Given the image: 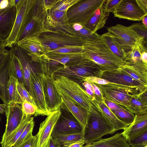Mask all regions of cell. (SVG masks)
<instances>
[{
  "mask_svg": "<svg viewBox=\"0 0 147 147\" xmlns=\"http://www.w3.org/2000/svg\"><path fill=\"white\" fill-rule=\"evenodd\" d=\"M86 57L97 63L102 71L117 69L125 62L110 50L104 40L100 38L83 45Z\"/></svg>",
  "mask_w": 147,
  "mask_h": 147,
  "instance_id": "1",
  "label": "cell"
},
{
  "mask_svg": "<svg viewBox=\"0 0 147 147\" xmlns=\"http://www.w3.org/2000/svg\"><path fill=\"white\" fill-rule=\"evenodd\" d=\"M95 84L99 88L105 99L130 112V102L133 96L147 89V86H134L110 82L105 85Z\"/></svg>",
  "mask_w": 147,
  "mask_h": 147,
  "instance_id": "2",
  "label": "cell"
},
{
  "mask_svg": "<svg viewBox=\"0 0 147 147\" xmlns=\"http://www.w3.org/2000/svg\"><path fill=\"white\" fill-rule=\"evenodd\" d=\"M90 113L83 131V140L85 144L92 143L105 135L113 134L116 132L92 103Z\"/></svg>",
  "mask_w": 147,
  "mask_h": 147,
  "instance_id": "3",
  "label": "cell"
},
{
  "mask_svg": "<svg viewBox=\"0 0 147 147\" xmlns=\"http://www.w3.org/2000/svg\"><path fill=\"white\" fill-rule=\"evenodd\" d=\"M54 84L60 95L65 96L90 113L91 96L80 84L63 76H54Z\"/></svg>",
  "mask_w": 147,
  "mask_h": 147,
  "instance_id": "4",
  "label": "cell"
},
{
  "mask_svg": "<svg viewBox=\"0 0 147 147\" xmlns=\"http://www.w3.org/2000/svg\"><path fill=\"white\" fill-rule=\"evenodd\" d=\"M36 0H15L16 14L9 36L3 40V46L12 48L16 45L18 38L30 21Z\"/></svg>",
  "mask_w": 147,
  "mask_h": 147,
  "instance_id": "5",
  "label": "cell"
},
{
  "mask_svg": "<svg viewBox=\"0 0 147 147\" xmlns=\"http://www.w3.org/2000/svg\"><path fill=\"white\" fill-rule=\"evenodd\" d=\"M102 71L99 65L93 60L86 58L76 64L66 67L61 66L54 71V76H63L79 84L86 78L93 76L100 78Z\"/></svg>",
  "mask_w": 147,
  "mask_h": 147,
  "instance_id": "6",
  "label": "cell"
},
{
  "mask_svg": "<svg viewBox=\"0 0 147 147\" xmlns=\"http://www.w3.org/2000/svg\"><path fill=\"white\" fill-rule=\"evenodd\" d=\"M46 53L61 48L82 46L84 43L79 38L64 30L45 29L39 36Z\"/></svg>",
  "mask_w": 147,
  "mask_h": 147,
  "instance_id": "7",
  "label": "cell"
},
{
  "mask_svg": "<svg viewBox=\"0 0 147 147\" xmlns=\"http://www.w3.org/2000/svg\"><path fill=\"white\" fill-rule=\"evenodd\" d=\"M105 0H80L67 11L70 25L76 23L84 26L95 12L102 6Z\"/></svg>",
  "mask_w": 147,
  "mask_h": 147,
  "instance_id": "8",
  "label": "cell"
},
{
  "mask_svg": "<svg viewBox=\"0 0 147 147\" xmlns=\"http://www.w3.org/2000/svg\"><path fill=\"white\" fill-rule=\"evenodd\" d=\"M47 11L42 0H36L31 19L19 37L18 41L28 36H39L45 29Z\"/></svg>",
  "mask_w": 147,
  "mask_h": 147,
  "instance_id": "9",
  "label": "cell"
},
{
  "mask_svg": "<svg viewBox=\"0 0 147 147\" xmlns=\"http://www.w3.org/2000/svg\"><path fill=\"white\" fill-rule=\"evenodd\" d=\"M125 52L131 49L137 43L144 38L140 36L129 27L118 24L108 28Z\"/></svg>",
  "mask_w": 147,
  "mask_h": 147,
  "instance_id": "10",
  "label": "cell"
},
{
  "mask_svg": "<svg viewBox=\"0 0 147 147\" xmlns=\"http://www.w3.org/2000/svg\"><path fill=\"white\" fill-rule=\"evenodd\" d=\"M31 80L33 98L37 107L34 116H47L50 113L46 102L41 72L37 71L35 68L31 71Z\"/></svg>",
  "mask_w": 147,
  "mask_h": 147,
  "instance_id": "11",
  "label": "cell"
},
{
  "mask_svg": "<svg viewBox=\"0 0 147 147\" xmlns=\"http://www.w3.org/2000/svg\"><path fill=\"white\" fill-rule=\"evenodd\" d=\"M46 102L49 113L60 109L61 96L54 84V73L50 76L41 72Z\"/></svg>",
  "mask_w": 147,
  "mask_h": 147,
  "instance_id": "12",
  "label": "cell"
},
{
  "mask_svg": "<svg viewBox=\"0 0 147 147\" xmlns=\"http://www.w3.org/2000/svg\"><path fill=\"white\" fill-rule=\"evenodd\" d=\"M61 114L56 123L51 135L55 134L83 133L84 127L70 113L61 109Z\"/></svg>",
  "mask_w": 147,
  "mask_h": 147,
  "instance_id": "13",
  "label": "cell"
},
{
  "mask_svg": "<svg viewBox=\"0 0 147 147\" xmlns=\"http://www.w3.org/2000/svg\"><path fill=\"white\" fill-rule=\"evenodd\" d=\"M6 123L5 132L2 137L1 145L6 138L19 126L22 119V107L20 105L9 102L5 107Z\"/></svg>",
  "mask_w": 147,
  "mask_h": 147,
  "instance_id": "14",
  "label": "cell"
},
{
  "mask_svg": "<svg viewBox=\"0 0 147 147\" xmlns=\"http://www.w3.org/2000/svg\"><path fill=\"white\" fill-rule=\"evenodd\" d=\"M113 13L115 17L139 22L147 15L136 0H122Z\"/></svg>",
  "mask_w": 147,
  "mask_h": 147,
  "instance_id": "15",
  "label": "cell"
},
{
  "mask_svg": "<svg viewBox=\"0 0 147 147\" xmlns=\"http://www.w3.org/2000/svg\"><path fill=\"white\" fill-rule=\"evenodd\" d=\"M16 45L26 51L31 60L34 62H38L46 53L39 36H26L18 41Z\"/></svg>",
  "mask_w": 147,
  "mask_h": 147,
  "instance_id": "16",
  "label": "cell"
},
{
  "mask_svg": "<svg viewBox=\"0 0 147 147\" xmlns=\"http://www.w3.org/2000/svg\"><path fill=\"white\" fill-rule=\"evenodd\" d=\"M91 102L95 107L102 116L108 121L116 131L125 129L129 125L122 122L108 107L102 98L95 95L90 97Z\"/></svg>",
  "mask_w": 147,
  "mask_h": 147,
  "instance_id": "17",
  "label": "cell"
},
{
  "mask_svg": "<svg viewBox=\"0 0 147 147\" xmlns=\"http://www.w3.org/2000/svg\"><path fill=\"white\" fill-rule=\"evenodd\" d=\"M59 109L50 113L40 124L39 131L36 135L37 139V147H42L51 137L53 128L61 114Z\"/></svg>",
  "mask_w": 147,
  "mask_h": 147,
  "instance_id": "18",
  "label": "cell"
},
{
  "mask_svg": "<svg viewBox=\"0 0 147 147\" xmlns=\"http://www.w3.org/2000/svg\"><path fill=\"white\" fill-rule=\"evenodd\" d=\"M10 50L17 57L21 62L23 69L25 87L33 98L31 74V71L35 68L34 63L31 60L27 52L16 45L11 48Z\"/></svg>",
  "mask_w": 147,
  "mask_h": 147,
  "instance_id": "19",
  "label": "cell"
},
{
  "mask_svg": "<svg viewBox=\"0 0 147 147\" xmlns=\"http://www.w3.org/2000/svg\"><path fill=\"white\" fill-rule=\"evenodd\" d=\"M100 78L110 83L134 86H147L136 80L119 68L103 71Z\"/></svg>",
  "mask_w": 147,
  "mask_h": 147,
  "instance_id": "20",
  "label": "cell"
},
{
  "mask_svg": "<svg viewBox=\"0 0 147 147\" xmlns=\"http://www.w3.org/2000/svg\"><path fill=\"white\" fill-rule=\"evenodd\" d=\"M60 95L62 100L60 109L71 113L84 128L86 124L90 113L69 98L62 95Z\"/></svg>",
  "mask_w": 147,
  "mask_h": 147,
  "instance_id": "21",
  "label": "cell"
},
{
  "mask_svg": "<svg viewBox=\"0 0 147 147\" xmlns=\"http://www.w3.org/2000/svg\"><path fill=\"white\" fill-rule=\"evenodd\" d=\"M69 26L67 12L51 9L47 10L45 29L54 30L67 29Z\"/></svg>",
  "mask_w": 147,
  "mask_h": 147,
  "instance_id": "22",
  "label": "cell"
},
{
  "mask_svg": "<svg viewBox=\"0 0 147 147\" xmlns=\"http://www.w3.org/2000/svg\"><path fill=\"white\" fill-rule=\"evenodd\" d=\"M147 130V114L135 115L132 123L121 133L128 141Z\"/></svg>",
  "mask_w": 147,
  "mask_h": 147,
  "instance_id": "23",
  "label": "cell"
},
{
  "mask_svg": "<svg viewBox=\"0 0 147 147\" xmlns=\"http://www.w3.org/2000/svg\"><path fill=\"white\" fill-rule=\"evenodd\" d=\"M16 14L15 6L7 9L0 13V37L4 40L10 35Z\"/></svg>",
  "mask_w": 147,
  "mask_h": 147,
  "instance_id": "24",
  "label": "cell"
},
{
  "mask_svg": "<svg viewBox=\"0 0 147 147\" xmlns=\"http://www.w3.org/2000/svg\"><path fill=\"white\" fill-rule=\"evenodd\" d=\"M10 52L0 68V98L3 104L9 103L8 84L10 77Z\"/></svg>",
  "mask_w": 147,
  "mask_h": 147,
  "instance_id": "25",
  "label": "cell"
},
{
  "mask_svg": "<svg viewBox=\"0 0 147 147\" xmlns=\"http://www.w3.org/2000/svg\"><path fill=\"white\" fill-rule=\"evenodd\" d=\"M109 13L105 11L103 5L95 12L84 26L93 33L96 32L97 30L104 27Z\"/></svg>",
  "mask_w": 147,
  "mask_h": 147,
  "instance_id": "26",
  "label": "cell"
},
{
  "mask_svg": "<svg viewBox=\"0 0 147 147\" xmlns=\"http://www.w3.org/2000/svg\"><path fill=\"white\" fill-rule=\"evenodd\" d=\"M90 144L96 147H131L121 133L109 138L100 139Z\"/></svg>",
  "mask_w": 147,
  "mask_h": 147,
  "instance_id": "27",
  "label": "cell"
},
{
  "mask_svg": "<svg viewBox=\"0 0 147 147\" xmlns=\"http://www.w3.org/2000/svg\"><path fill=\"white\" fill-rule=\"evenodd\" d=\"M147 89L134 95L132 98L130 112L136 115L147 114Z\"/></svg>",
  "mask_w": 147,
  "mask_h": 147,
  "instance_id": "28",
  "label": "cell"
},
{
  "mask_svg": "<svg viewBox=\"0 0 147 147\" xmlns=\"http://www.w3.org/2000/svg\"><path fill=\"white\" fill-rule=\"evenodd\" d=\"M119 68L136 80L147 86V69L125 63Z\"/></svg>",
  "mask_w": 147,
  "mask_h": 147,
  "instance_id": "29",
  "label": "cell"
},
{
  "mask_svg": "<svg viewBox=\"0 0 147 147\" xmlns=\"http://www.w3.org/2000/svg\"><path fill=\"white\" fill-rule=\"evenodd\" d=\"M143 42L144 40L137 43L131 49L126 52L124 61L131 65L147 69V64L142 61L140 47V44Z\"/></svg>",
  "mask_w": 147,
  "mask_h": 147,
  "instance_id": "30",
  "label": "cell"
},
{
  "mask_svg": "<svg viewBox=\"0 0 147 147\" xmlns=\"http://www.w3.org/2000/svg\"><path fill=\"white\" fill-rule=\"evenodd\" d=\"M10 57V76L15 77L18 82L24 85L25 83L23 68L21 62L15 54L9 50Z\"/></svg>",
  "mask_w": 147,
  "mask_h": 147,
  "instance_id": "31",
  "label": "cell"
},
{
  "mask_svg": "<svg viewBox=\"0 0 147 147\" xmlns=\"http://www.w3.org/2000/svg\"><path fill=\"white\" fill-rule=\"evenodd\" d=\"M101 36L112 51L123 60L126 52L113 34L108 32Z\"/></svg>",
  "mask_w": 147,
  "mask_h": 147,
  "instance_id": "32",
  "label": "cell"
},
{
  "mask_svg": "<svg viewBox=\"0 0 147 147\" xmlns=\"http://www.w3.org/2000/svg\"><path fill=\"white\" fill-rule=\"evenodd\" d=\"M32 116H24L18 127L5 140L1 147H13L26 127Z\"/></svg>",
  "mask_w": 147,
  "mask_h": 147,
  "instance_id": "33",
  "label": "cell"
},
{
  "mask_svg": "<svg viewBox=\"0 0 147 147\" xmlns=\"http://www.w3.org/2000/svg\"><path fill=\"white\" fill-rule=\"evenodd\" d=\"M83 133L73 134H55L51 137L59 145L83 140Z\"/></svg>",
  "mask_w": 147,
  "mask_h": 147,
  "instance_id": "34",
  "label": "cell"
},
{
  "mask_svg": "<svg viewBox=\"0 0 147 147\" xmlns=\"http://www.w3.org/2000/svg\"><path fill=\"white\" fill-rule=\"evenodd\" d=\"M70 28L73 34L80 38L84 43L85 44L97 40L100 38L101 35L97 32L93 33L84 26L82 29L78 31H75L73 30L71 28V25Z\"/></svg>",
  "mask_w": 147,
  "mask_h": 147,
  "instance_id": "35",
  "label": "cell"
},
{
  "mask_svg": "<svg viewBox=\"0 0 147 147\" xmlns=\"http://www.w3.org/2000/svg\"><path fill=\"white\" fill-rule=\"evenodd\" d=\"M17 80L10 76L8 84L9 102H13L22 105V101L20 97L16 88Z\"/></svg>",
  "mask_w": 147,
  "mask_h": 147,
  "instance_id": "36",
  "label": "cell"
},
{
  "mask_svg": "<svg viewBox=\"0 0 147 147\" xmlns=\"http://www.w3.org/2000/svg\"><path fill=\"white\" fill-rule=\"evenodd\" d=\"M112 111L119 119L127 125H129L134 120L135 115L123 107Z\"/></svg>",
  "mask_w": 147,
  "mask_h": 147,
  "instance_id": "37",
  "label": "cell"
},
{
  "mask_svg": "<svg viewBox=\"0 0 147 147\" xmlns=\"http://www.w3.org/2000/svg\"><path fill=\"white\" fill-rule=\"evenodd\" d=\"M34 125V118L31 117L25 128L13 147H18L28 138L32 135Z\"/></svg>",
  "mask_w": 147,
  "mask_h": 147,
  "instance_id": "38",
  "label": "cell"
},
{
  "mask_svg": "<svg viewBox=\"0 0 147 147\" xmlns=\"http://www.w3.org/2000/svg\"><path fill=\"white\" fill-rule=\"evenodd\" d=\"M127 141L131 147H144L147 146V130Z\"/></svg>",
  "mask_w": 147,
  "mask_h": 147,
  "instance_id": "39",
  "label": "cell"
},
{
  "mask_svg": "<svg viewBox=\"0 0 147 147\" xmlns=\"http://www.w3.org/2000/svg\"><path fill=\"white\" fill-rule=\"evenodd\" d=\"M80 0H57L56 2L51 9L67 12L72 6Z\"/></svg>",
  "mask_w": 147,
  "mask_h": 147,
  "instance_id": "40",
  "label": "cell"
},
{
  "mask_svg": "<svg viewBox=\"0 0 147 147\" xmlns=\"http://www.w3.org/2000/svg\"><path fill=\"white\" fill-rule=\"evenodd\" d=\"M16 88L22 101L26 100L36 106L33 98L26 89L25 86L19 83L18 80L16 82Z\"/></svg>",
  "mask_w": 147,
  "mask_h": 147,
  "instance_id": "41",
  "label": "cell"
},
{
  "mask_svg": "<svg viewBox=\"0 0 147 147\" xmlns=\"http://www.w3.org/2000/svg\"><path fill=\"white\" fill-rule=\"evenodd\" d=\"M128 27L140 36L143 38L144 43L147 44V27L142 23H134Z\"/></svg>",
  "mask_w": 147,
  "mask_h": 147,
  "instance_id": "42",
  "label": "cell"
},
{
  "mask_svg": "<svg viewBox=\"0 0 147 147\" xmlns=\"http://www.w3.org/2000/svg\"><path fill=\"white\" fill-rule=\"evenodd\" d=\"M22 117L34 115L37 111L36 106L26 100L22 101Z\"/></svg>",
  "mask_w": 147,
  "mask_h": 147,
  "instance_id": "43",
  "label": "cell"
},
{
  "mask_svg": "<svg viewBox=\"0 0 147 147\" xmlns=\"http://www.w3.org/2000/svg\"><path fill=\"white\" fill-rule=\"evenodd\" d=\"M83 50V45L61 48L49 51L55 53H69L81 52Z\"/></svg>",
  "mask_w": 147,
  "mask_h": 147,
  "instance_id": "44",
  "label": "cell"
},
{
  "mask_svg": "<svg viewBox=\"0 0 147 147\" xmlns=\"http://www.w3.org/2000/svg\"><path fill=\"white\" fill-rule=\"evenodd\" d=\"M122 0H106L103 5L105 11L106 12L109 13H113L122 1Z\"/></svg>",
  "mask_w": 147,
  "mask_h": 147,
  "instance_id": "45",
  "label": "cell"
},
{
  "mask_svg": "<svg viewBox=\"0 0 147 147\" xmlns=\"http://www.w3.org/2000/svg\"><path fill=\"white\" fill-rule=\"evenodd\" d=\"M37 139L33 135L28 138L18 147H37Z\"/></svg>",
  "mask_w": 147,
  "mask_h": 147,
  "instance_id": "46",
  "label": "cell"
},
{
  "mask_svg": "<svg viewBox=\"0 0 147 147\" xmlns=\"http://www.w3.org/2000/svg\"><path fill=\"white\" fill-rule=\"evenodd\" d=\"M15 5V0H0V13Z\"/></svg>",
  "mask_w": 147,
  "mask_h": 147,
  "instance_id": "47",
  "label": "cell"
},
{
  "mask_svg": "<svg viewBox=\"0 0 147 147\" xmlns=\"http://www.w3.org/2000/svg\"><path fill=\"white\" fill-rule=\"evenodd\" d=\"M100 85H105L110 83L108 81L102 78L91 76L85 78L84 81Z\"/></svg>",
  "mask_w": 147,
  "mask_h": 147,
  "instance_id": "48",
  "label": "cell"
},
{
  "mask_svg": "<svg viewBox=\"0 0 147 147\" xmlns=\"http://www.w3.org/2000/svg\"><path fill=\"white\" fill-rule=\"evenodd\" d=\"M85 144L84 140L67 143L61 146L58 145L57 147H83Z\"/></svg>",
  "mask_w": 147,
  "mask_h": 147,
  "instance_id": "49",
  "label": "cell"
},
{
  "mask_svg": "<svg viewBox=\"0 0 147 147\" xmlns=\"http://www.w3.org/2000/svg\"><path fill=\"white\" fill-rule=\"evenodd\" d=\"M9 52V51L5 48L0 50V68L4 63L7 56Z\"/></svg>",
  "mask_w": 147,
  "mask_h": 147,
  "instance_id": "50",
  "label": "cell"
},
{
  "mask_svg": "<svg viewBox=\"0 0 147 147\" xmlns=\"http://www.w3.org/2000/svg\"><path fill=\"white\" fill-rule=\"evenodd\" d=\"M57 0H42L44 7L47 10L51 9L57 1Z\"/></svg>",
  "mask_w": 147,
  "mask_h": 147,
  "instance_id": "51",
  "label": "cell"
},
{
  "mask_svg": "<svg viewBox=\"0 0 147 147\" xmlns=\"http://www.w3.org/2000/svg\"><path fill=\"white\" fill-rule=\"evenodd\" d=\"M136 1L139 7L147 13V0H136Z\"/></svg>",
  "mask_w": 147,
  "mask_h": 147,
  "instance_id": "52",
  "label": "cell"
},
{
  "mask_svg": "<svg viewBox=\"0 0 147 147\" xmlns=\"http://www.w3.org/2000/svg\"><path fill=\"white\" fill-rule=\"evenodd\" d=\"M104 101L108 107L111 111L116 110L122 107L119 106L115 103L108 100L105 98Z\"/></svg>",
  "mask_w": 147,
  "mask_h": 147,
  "instance_id": "53",
  "label": "cell"
},
{
  "mask_svg": "<svg viewBox=\"0 0 147 147\" xmlns=\"http://www.w3.org/2000/svg\"><path fill=\"white\" fill-rule=\"evenodd\" d=\"M90 83L93 87L94 93L95 95L102 98H104L99 88L94 83Z\"/></svg>",
  "mask_w": 147,
  "mask_h": 147,
  "instance_id": "54",
  "label": "cell"
},
{
  "mask_svg": "<svg viewBox=\"0 0 147 147\" xmlns=\"http://www.w3.org/2000/svg\"><path fill=\"white\" fill-rule=\"evenodd\" d=\"M82 85L85 89H90L94 93L93 87L90 83L85 81L82 82Z\"/></svg>",
  "mask_w": 147,
  "mask_h": 147,
  "instance_id": "55",
  "label": "cell"
},
{
  "mask_svg": "<svg viewBox=\"0 0 147 147\" xmlns=\"http://www.w3.org/2000/svg\"><path fill=\"white\" fill-rule=\"evenodd\" d=\"M72 28L75 31H78L82 29L84 26L82 24H78L76 23L72 25H71Z\"/></svg>",
  "mask_w": 147,
  "mask_h": 147,
  "instance_id": "56",
  "label": "cell"
},
{
  "mask_svg": "<svg viewBox=\"0 0 147 147\" xmlns=\"http://www.w3.org/2000/svg\"><path fill=\"white\" fill-rule=\"evenodd\" d=\"M58 145L51 137L49 139V147H57Z\"/></svg>",
  "mask_w": 147,
  "mask_h": 147,
  "instance_id": "57",
  "label": "cell"
},
{
  "mask_svg": "<svg viewBox=\"0 0 147 147\" xmlns=\"http://www.w3.org/2000/svg\"><path fill=\"white\" fill-rule=\"evenodd\" d=\"M6 105L0 104V113L3 114L5 113V107Z\"/></svg>",
  "mask_w": 147,
  "mask_h": 147,
  "instance_id": "58",
  "label": "cell"
},
{
  "mask_svg": "<svg viewBox=\"0 0 147 147\" xmlns=\"http://www.w3.org/2000/svg\"><path fill=\"white\" fill-rule=\"evenodd\" d=\"M142 23L146 26L147 27V16L144 17L142 19Z\"/></svg>",
  "mask_w": 147,
  "mask_h": 147,
  "instance_id": "59",
  "label": "cell"
},
{
  "mask_svg": "<svg viewBox=\"0 0 147 147\" xmlns=\"http://www.w3.org/2000/svg\"><path fill=\"white\" fill-rule=\"evenodd\" d=\"M3 40L0 37V50L5 49L3 46Z\"/></svg>",
  "mask_w": 147,
  "mask_h": 147,
  "instance_id": "60",
  "label": "cell"
},
{
  "mask_svg": "<svg viewBox=\"0 0 147 147\" xmlns=\"http://www.w3.org/2000/svg\"><path fill=\"white\" fill-rule=\"evenodd\" d=\"M49 140L47 141L42 147H49Z\"/></svg>",
  "mask_w": 147,
  "mask_h": 147,
  "instance_id": "61",
  "label": "cell"
},
{
  "mask_svg": "<svg viewBox=\"0 0 147 147\" xmlns=\"http://www.w3.org/2000/svg\"><path fill=\"white\" fill-rule=\"evenodd\" d=\"M83 147H96L95 146L90 144H86V145L83 146Z\"/></svg>",
  "mask_w": 147,
  "mask_h": 147,
  "instance_id": "62",
  "label": "cell"
},
{
  "mask_svg": "<svg viewBox=\"0 0 147 147\" xmlns=\"http://www.w3.org/2000/svg\"><path fill=\"white\" fill-rule=\"evenodd\" d=\"M1 121V118L0 115V122Z\"/></svg>",
  "mask_w": 147,
  "mask_h": 147,
  "instance_id": "63",
  "label": "cell"
},
{
  "mask_svg": "<svg viewBox=\"0 0 147 147\" xmlns=\"http://www.w3.org/2000/svg\"><path fill=\"white\" fill-rule=\"evenodd\" d=\"M144 147H147V146H145Z\"/></svg>",
  "mask_w": 147,
  "mask_h": 147,
  "instance_id": "64",
  "label": "cell"
}]
</instances>
